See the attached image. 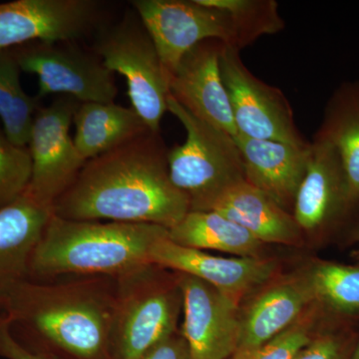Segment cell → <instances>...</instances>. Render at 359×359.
I'll use <instances>...</instances> for the list:
<instances>
[{
	"label": "cell",
	"instance_id": "17",
	"mask_svg": "<svg viewBox=\"0 0 359 359\" xmlns=\"http://www.w3.org/2000/svg\"><path fill=\"white\" fill-rule=\"evenodd\" d=\"M316 302L308 271L269 285L241 313L237 351L255 348L275 339Z\"/></svg>",
	"mask_w": 359,
	"mask_h": 359
},
{
	"label": "cell",
	"instance_id": "22",
	"mask_svg": "<svg viewBox=\"0 0 359 359\" xmlns=\"http://www.w3.org/2000/svg\"><path fill=\"white\" fill-rule=\"evenodd\" d=\"M316 134L337 149L351 193L359 200V82L342 84L334 92Z\"/></svg>",
	"mask_w": 359,
	"mask_h": 359
},
{
	"label": "cell",
	"instance_id": "32",
	"mask_svg": "<svg viewBox=\"0 0 359 359\" xmlns=\"http://www.w3.org/2000/svg\"><path fill=\"white\" fill-rule=\"evenodd\" d=\"M0 306H1V297H0Z\"/></svg>",
	"mask_w": 359,
	"mask_h": 359
},
{
	"label": "cell",
	"instance_id": "20",
	"mask_svg": "<svg viewBox=\"0 0 359 359\" xmlns=\"http://www.w3.org/2000/svg\"><path fill=\"white\" fill-rule=\"evenodd\" d=\"M74 143L88 161L150 130L133 108L113 103H80L75 112Z\"/></svg>",
	"mask_w": 359,
	"mask_h": 359
},
{
	"label": "cell",
	"instance_id": "27",
	"mask_svg": "<svg viewBox=\"0 0 359 359\" xmlns=\"http://www.w3.org/2000/svg\"><path fill=\"white\" fill-rule=\"evenodd\" d=\"M32 174V162L28 148L13 144L0 127V209L25 195Z\"/></svg>",
	"mask_w": 359,
	"mask_h": 359
},
{
	"label": "cell",
	"instance_id": "9",
	"mask_svg": "<svg viewBox=\"0 0 359 359\" xmlns=\"http://www.w3.org/2000/svg\"><path fill=\"white\" fill-rule=\"evenodd\" d=\"M13 52L20 69L39 78V100L58 94L80 103H113L117 96L115 73L96 53H87L71 42H34Z\"/></svg>",
	"mask_w": 359,
	"mask_h": 359
},
{
	"label": "cell",
	"instance_id": "13",
	"mask_svg": "<svg viewBox=\"0 0 359 359\" xmlns=\"http://www.w3.org/2000/svg\"><path fill=\"white\" fill-rule=\"evenodd\" d=\"M178 273L183 297L182 337L194 359H229L240 337V299L214 285Z\"/></svg>",
	"mask_w": 359,
	"mask_h": 359
},
{
	"label": "cell",
	"instance_id": "26",
	"mask_svg": "<svg viewBox=\"0 0 359 359\" xmlns=\"http://www.w3.org/2000/svg\"><path fill=\"white\" fill-rule=\"evenodd\" d=\"M318 309L316 302L292 327L275 339L255 348L240 349L229 359H292L316 334Z\"/></svg>",
	"mask_w": 359,
	"mask_h": 359
},
{
	"label": "cell",
	"instance_id": "4",
	"mask_svg": "<svg viewBox=\"0 0 359 359\" xmlns=\"http://www.w3.org/2000/svg\"><path fill=\"white\" fill-rule=\"evenodd\" d=\"M144 264L116 278L109 359H142L177 332L183 297L178 273Z\"/></svg>",
	"mask_w": 359,
	"mask_h": 359
},
{
	"label": "cell",
	"instance_id": "1",
	"mask_svg": "<svg viewBox=\"0 0 359 359\" xmlns=\"http://www.w3.org/2000/svg\"><path fill=\"white\" fill-rule=\"evenodd\" d=\"M160 132L148 130L85 163L53 204V214L74 221L153 224L173 228L190 212L170 179Z\"/></svg>",
	"mask_w": 359,
	"mask_h": 359
},
{
	"label": "cell",
	"instance_id": "21",
	"mask_svg": "<svg viewBox=\"0 0 359 359\" xmlns=\"http://www.w3.org/2000/svg\"><path fill=\"white\" fill-rule=\"evenodd\" d=\"M175 244L241 257H264V243L216 211H190L169 230Z\"/></svg>",
	"mask_w": 359,
	"mask_h": 359
},
{
	"label": "cell",
	"instance_id": "28",
	"mask_svg": "<svg viewBox=\"0 0 359 359\" xmlns=\"http://www.w3.org/2000/svg\"><path fill=\"white\" fill-rule=\"evenodd\" d=\"M346 337L335 332L316 334L292 359H346Z\"/></svg>",
	"mask_w": 359,
	"mask_h": 359
},
{
	"label": "cell",
	"instance_id": "11",
	"mask_svg": "<svg viewBox=\"0 0 359 359\" xmlns=\"http://www.w3.org/2000/svg\"><path fill=\"white\" fill-rule=\"evenodd\" d=\"M359 207L349 188L339 153L316 134L306 173L295 196L292 216L302 235H321L346 223Z\"/></svg>",
	"mask_w": 359,
	"mask_h": 359
},
{
	"label": "cell",
	"instance_id": "3",
	"mask_svg": "<svg viewBox=\"0 0 359 359\" xmlns=\"http://www.w3.org/2000/svg\"><path fill=\"white\" fill-rule=\"evenodd\" d=\"M168 235L158 224L74 221L53 214L33 252L28 278H117L151 264L153 245Z\"/></svg>",
	"mask_w": 359,
	"mask_h": 359
},
{
	"label": "cell",
	"instance_id": "2",
	"mask_svg": "<svg viewBox=\"0 0 359 359\" xmlns=\"http://www.w3.org/2000/svg\"><path fill=\"white\" fill-rule=\"evenodd\" d=\"M115 289L112 276L26 278L0 295V308L32 351L59 359H109Z\"/></svg>",
	"mask_w": 359,
	"mask_h": 359
},
{
	"label": "cell",
	"instance_id": "7",
	"mask_svg": "<svg viewBox=\"0 0 359 359\" xmlns=\"http://www.w3.org/2000/svg\"><path fill=\"white\" fill-rule=\"evenodd\" d=\"M131 6L154 42L168 83L201 42L219 40L241 51L233 16L212 0H134Z\"/></svg>",
	"mask_w": 359,
	"mask_h": 359
},
{
	"label": "cell",
	"instance_id": "14",
	"mask_svg": "<svg viewBox=\"0 0 359 359\" xmlns=\"http://www.w3.org/2000/svg\"><path fill=\"white\" fill-rule=\"evenodd\" d=\"M223 46L219 40H205L187 52L169 79V89L189 113L236 138L238 131L219 67Z\"/></svg>",
	"mask_w": 359,
	"mask_h": 359
},
{
	"label": "cell",
	"instance_id": "29",
	"mask_svg": "<svg viewBox=\"0 0 359 359\" xmlns=\"http://www.w3.org/2000/svg\"><path fill=\"white\" fill-rule=\"evenodd\" d=\"M0 358L6 359H59L28 348L14 337L11 323L0 314Z\"/></svg>",
	"mask_w": 359,
	"mask_h": 359
},
{
	"label": "cell",
	"instance_id": "10",
	"mask_svg": "<svg viewBox=\"0 0 359 359\" xmlns=\"http://www.w3.org/2000/svg\"><path fill=\"white\" fill-rule=\"evenodd\" d=\"M79 104L73 97L58 96L40 108L33 121L27 145L32 162L27 192L49 207L53 208L87 162L70 135Z\"/></svg>",
	"mask_w": 359,
	"mask_h": 359
},
{
	"label": "cell",
	"instance_id": "15",
	"mask_svg": "<svg viewBox=\"0 0 359 359\" xmlns=\"http://www.w3.org/2000/svg\"><path fill=\"white\" fill-rule=\"evenodd\" d=\"M150 262L175 273L195 276L240 299L269 282L278 269L273 259L214 256L205 250L175 244L169 235L153 245Z\"/></svg>",
	"mask_w": 359,
	"mask_h": 359
},
{
	"label": "cell",
	"instance_id": "23",
	"mask_svg": "<svg viewBox=\"0 0 359 359\" xmlns=\"http://www.w3.org/2000/svg\"><path fill=\"white\" fill-rule=\"evenodd\" d=\"M20 67L13 50L0 52V120L7 138L27 147L39 99L27 95L20 83Z\"/></svg>",
	"mask_w": 359,
	"mask_h": 359
},
{
	"label": "cell",
	"instance_id": "5",
	"mask_svg": "<svg viewBox=\"0 0 359 359\" xmlns=\"http://www.w3.org/2000/svg\"><path fill=\"white\" fill-rule=\"evenodd\" d=\"M167 111L187 133L182 145L168 151L170 179L188 200L190 211H209L224 191L245 180L237 142L189 113L171 94Z\"/></svg>",
	"mask_w": 359,
	"mask_h": 359
},
{
	"label": "cell",
	"instance_id": "25",
	"mask_svg": "<svg viewBox=\"0 0 359 359\" xmlns=\"http://www.w3.org/2000/svg\"><path fill=\"white\" fill-rule=\"evenodd\" d=\"M231 14L238 35L241 50L264 35L276 34L285 22L275 0H212Z\"/></svg>",
	"mask_w": 359,
	"mask_h": 359
},
{
	"label": "cell",
	"instance_id": "19",
	"mask_svg": "<svg viewBox=\"0 0 359 359\" xmlns=\"http://www.w3.org/2000/svg\"><path fill=\"white\" fill-rule=\"evenodd\" d=\"M209 211L240 224L264 245H297L304 236L292 214L245 180L224 191Z\"/></svg>",
	"mask_w": 359,
	"mask_h": 359
},
{
	"label": "cell",
	"instance_id": "8",
	"mask_svg": "<svg viewBox=\"0 0 359 359\" xmlns=\"http://www.w3.org/2000/svg\"><path fill=\"white\" fill-rule=\"evenodd\" d=\"M219 67L238 135L297 147L309 145L297 129L287 97L255 76L243 62L240 50L224 44Z\"/></svg>",
	"mask_w": 359,
	"mask_h": 359
},
{
	"label": "cell",
	"instance_id": "16",
	"mask_svg": "<svg viewBox=\"0 0 359 359\" xmlns=\"http://www.w3.org/2000/svg\"><path fill=\"white\" fill-rule=\"evenodd\" d=\"M233 139L242 157L245 181L292 214L295 196L308 169L311 143L297 147L242 135Z\"/></svg>",
	"mask_w": 359,
	"mask_h": 359
},
{
	"label": "cell",
	"instance_id": "18",
	"mask_svg": "<svg viewBox=\"0 0 359 359\" xmlns=\"http://www.w3.org/2000/svg\"><path fill=\"white\" fill-rule=\"evenodd\" d=\"M52 215L53 208L27 191L0 209V295L28 278L33 252Z\"/></svg>",
	"mask_w": 359,
	"mask_h": 359
},
{
	"label": "cell",
	"instance_id": "6",
	"mask_svg": "<svg viewBox=\"0 0 359 359\" xmlns=\"http://www.w3.org/2000/svg\"><path fill=\"white\" fill-rule=\"evenodd\" d=\"M94 50L104 65L126 79L132 108L153 132L167 112L169 83L154 42L136 11L99 32Z\"/></svg>",
	"mask_w": 359,
	"mask_h": 359
},
{
	"label": "cell",
	"instance_id": "30",
	"mask_svg": "<svg viewBox=\"0 0 359 359\" xmlns=\"http://www.w3.org/2000/svg\"><path fill=\"white\" fill-rule=\"evenodd\" d=\"M142 359H194L181 334H175L154 347Z\"/></svg>",
	"mask_w": 359,
	"mask_h": 359
},
{
	"label": "cell",
	"instance_id": "31",
	"mask_svg": "<svg viewBox=\"0 0 359 359\" xmlns=\"http://www.w3.org/2000/svg\"><path fill=\"white\" fill-rule=\"evenodd\" d=\"M349 359H359V342L358 346H356L355 349H354L353 355H351Z\"/></svg>",
	"mask_w": 359,
	"mask_h": 359
},
{
	"label": "cell",
	"instance_id": "12",
	"mask_svg": "<svg viewBox=\"0 0 359 359\" xmlns=\"http://www.w3.org/2000/svg\"><path fill=\"white\" fill-rule=\"evenodd\" d=\"M95 0H16L0 4V52L32 42H73L97 27Z\"/></svg>",
	"mask_w": 359,
	"mask_h": 359
},
{
	"label": "cell",
	"instance_id": "24",
	"mask_svg": "<svg viewBox=\"0 0 359 359\" xmlns=\"http://www.w3.org/2000/svg\"><path fill=\"white\" fill-rule=\"evenodd\" d=\"M308 275L318 304L342 316L359 313V266L318 262Z\"/></svg>",
	"mask_w": 359,
	"mask_h": 359
}]
</instances>
